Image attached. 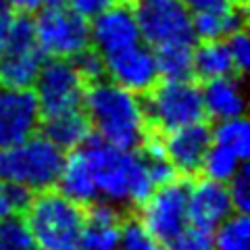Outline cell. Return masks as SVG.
Returning a JSON list of instances; mask_svg holds the SVG:
<instances>
[{
	"mask_svg": "<svg viewBox=\"0 0 250 250\" xmlns=\"http://www.w3.org/2000/svg\"><path fill=\"white\" fill-rule=\"evenodd\" d=\"M213 250H250V221L246 213L233 210L213 229Z\"/></svg>",
	"mask_w": 250,
	"mask_h": 250,
	"instance_id": "7402d4cb",
	"label": "cell"
},
{
	"mask_svg": "<svg viewBox=\"0 0 250 250\" xmlns=\"http://www.w3.org/2000/svg\"><path fill=\"white\" fill-rule=\"evenodd\" d=\"M142 40L140 25L134 13V6L115 2L104 13L92 19L90 25V46L100 57H106Z\"/></svg>",
	"mask_w": 250,
	"mask_h": 250,
	"instance_id": "4fadbf2b",
	"label": "cell"
},
{
	"mask_svg": "<svg viewBox=\"0 0 250 250\" xmlns=\"http://www.w3.org/2000/svg\"><path fill=\"white\" fill-rule=\"evenodd\" d=\"M117 0H67V4L85 21H92L94 17H98L100 13H104Z\"/></svg>",
	"mask_w": 250,
	"mask_h": 250,
	"instance_id": "4dcf8cb0",
	"label": "cell"
},
{
	"mask_svg": "<svg viewBox=\"0 0 250 250\" xmlns=\"http://www.w3.org/2000/svg\"><path fill=\"white\" fill-rule=\"evenodd\" d=\"M134 13L140 36L152 50L196 42L192 15L182 0H136Z\"/></svg>",
	"mask_w": 250,
	"mask_h": 250,
	"instance_id": "52a82bcc",
	"label": "cell"
},
{
	"mask_svg": "<svg viewBox=\"0 0 250 250\" xmlns=\"http://www.w3.org/2000/svg\"><path fill=\"white\" fill-rule=\"evenodd\" d=\"M34 250H42V248H34Z\"/></svg>",
	"mask_w": 250,
	"mask_h": 250,
	"instance_id": "e575fe53",
	"label": "cell"
},
{
	"mask_svg": "<svg viewBox=\"0 0 250 250\" xmlns=\"http://www.w3.org/2000/svg\"><path fill=\"white\" fill-rule=\"evenodd\" d=\"M65 154V150H61L44 134L36 131L0 150V179L27 192L29 196L52 190L59 182Z\"/></svg>",
	"mask_w": 250,
	"mask_h": 250,
	"instance_id": "3957f363",
	"label": "cell"
},
{
	"mask_svg": "<svg viewBox=\"0 0 250 250\" xmlns=\"http://www.w3.org/2000/svg\"><path fill=\"white\" fill-rule=\"evenodd\" d=\"M75 65L88 82H94L103 75V59L94 50H85L83 54H80V57L75 59Z\"/></svg>",
	"mask_w": 250,
	"mask_h": 250,
	"instance_id": "1f68e13d",
	"label": "cell"
},
{
	"mask_svg": "<svg viewBox=\"0 0 250 250\" xmlns=\"http://www.w3.org/2000/svg\"><path fill=\"white\" fill-rule=\"evenodd\" d=\"M46 57L36 42L31 19L15 17L0 52V83L13 88H31Z\"/></svg>",
	"mask_w": 250,
	"mask_h": 250,
	"instance_id": "9c48e42d",
	"label": "cell"
},
{
	"mask_svg": "<svg viewBox=\"0 0 250 250\" xmlns=\"http://www.w3.org/2000/svg\"><path fill=\"white\" fill-rule=\"evenodd\" d=\"M140 208V223L165 246L190 225L188 184L171 179L156 186L142 200Z\"/></svg>",
	"mask_w": 250,
	"mask_h": 250,
	"instance_id": "30bf717a",
	"label": "cell"
},
{
	"mask_svg": "<svg viewBox=\"0 0 250 250\" xmlns=\"http://www.w3.org/2000/svg\"><path fill=\"white\" fill-rule=\"evenodd\" d=\"M210 140L213 144L228 148L229 152L240 156L244 163L250 156V125L244 119V115L217 121L215 129L210 131Z\"/></svg>",
	"mask_w": 250,
	"mask_h": 250,
	"instance_id": "44dd1931",
	"label": "cell"
},
{
	"mask_svg": "<svg viewBox=\"0 0 250 250\" xmlns=\"http://www.w3.org/2000/svg\"><path fill=\"white\" fill-rule=\"evenodd\" d=\"M83 217L80 250H119L123 221L119 208L108 205H92Z\"/></svg>",
	"mask_w": 250,
	"mask_h": 250,
	"instance_id": "ac0fdd59",
	"label": "cell"
},
{
	"mask_svg": "<svg viewBox=\"0 0 250 250\" xmlns=\"http://www.w3.org/2000/svg\"><path fill=\"white\" fill-rule=\"evenodd\" d=\"M242 167H244V161H242L240 156L229 152L228 148L217 146V144L210 142V148H208V152L205 156V161H202V169L200 171L208 179L228 184Z\"/></svg>",
	"mask_w": 250,
	"mask_h": 250,
	"instance_id": "cb8c5ba5",
	"label": "cell"
},
{
	"mask_svg": "<svg viewBox=\"0 0 250 250\" xmlns=\"http://www.w3.org/2000/svg\"><path fill=\"white\" fill-rule=\"evenodd\" d=\"M13 19H15V11L4 2V0H0V52H2V46H4L6 34H9Z\"/></svg>",
	"mask_w": 250,
	"mask_h": 250,
	"instance_id": "836d02e7",
	"label": "cell"
},
{
	"mask_svg": "<svg viewBox=\"0 0 250 250\" xmlns=\"http://www.w3.org/2000/svg\"><path fill=\"white\" fill-rule=\"evenodd\" d=\"M228 190H229V198L233 210H240V213H246L250 207V177L246 167H242L236 175H233L228 182Z\"/></svg>",
	"mask_w": 250,
	"mask_h": 250,
	"instance_id": "f1b7e54d",
	"label": "cell"
},
{
	"mask_svg": "<svg viewBox=\"0 0 250 250\" xmlns=\"http://www.w3.org/2000/svg\"><path fill=\"white\" fill-rule=\"evenodd\" d=\"M225 42H228V48L231 52V59L236 62V69L238 71H244L250 62V40L246 36L244 29H238L233 31L229 38H225Z\"/></svg>",
	"mask_w": 250,
	"mask_h": 250,
	"instance_id": "f546056e",
	"label": "cell"
},
{
	"mask_svg": "<svg viewBox=\"0 0 250 250\" xmlns=\"http://www.w3.org/2000/svg\"><path fill=\"white\" fill-rule=\"evenodd\" d=\"M192 15L196 40H225L244 23L242 0H182Z\"/></svg>",
	"mask_w": 250,
	"mask_h": 250,
	"instance_id": "5bb4252c",
	"label": "cell"
},
{
	"mask_svg": "<svg viewBox=\"0 0 250 250\" xmlns=\"http://www.w3.org/2000/svg\"><path fill=\"white\" fill-rule=\"evenodd\" d=\"M82 108L103 142L119 148H140L146 142L150 123L140 94L98 77L85 88Z\"/></svg>",
	"mask_w": 250,
	"mask_h": 250,
	"instance_id": "7a4b0ae2",
	"label": "cell"
},
{
	"mask_svg": "<svg viewBox=\"0 0 250 250\" xmlns=\"http://www.w3.org/2000/svg\"><path fill=\"white\" fill-rule=\"evenodd\" d=\"M25 225L42 250H80L83 208L62 192L31 194L25 205Z\"/></svg>",
	"mask_w": 250,
	"mask_h": 250,
	"instance_id": "277c9868",
	"label": "cell"
},
{
	"mask_svg": "<svg viewBox=\"0 0 250 250\" xmlns=\"http://www.w3.org/2000/svg\"><path fill=\"white\" fill-rule=\"evenodd\" d=\"M188 213L190 223L213 231L223 219L233 213L228 184L215 179H198L188 186Z\"/></svg>",
	"mask_w": 250,
	"mask_h": 250,
	"instance_id": "2e32d148",
	"label": "cell"
},
{
	"mask_svg": "<svg viewBox=\"0 0 250 250\" xmlns=\"http://www.w3.org/2000/svg\"><path fill=\"white\" fill-rule=\"evenodd\" d=\"M200 94L205 117H210L215 121L242 117L246 111V94L236 75L208 80L200 88Z\"/></svg>",
	"mask_w": 250,
	"mask_h": 250,
	"instance_id": "e0dca14e",
	"label": "cell"
},
{
	"mask_svg": "<svg viewBox=\"0 0 250 250\" xmlns=\"http://www.w3.org/2000/svg\"><path fill=\"white\" fill-rule=\"evenodd\" d=\"M4 2L21 15H34L42 9H48V6L67 4V0H4Z\"/></svg>",
	"mask_w": 250,
	"mask_h": 250,
	"instance_id": "d6a6232c",
	"label": "cell"
},
{
	"mask_svg": "<svg viewBox=\"0 0 250 250\" xmlns=\"http://www.w3.org/2000/svg\"><path fill=\"white\" fill-rule=\"evenodd\" d=\"M36 242L31 238L23 219L9 217L0 219V250H34Z\"/></svg>",
	"mask_w": 250,
	"mask_h": 250,
	"instance_id": "d4e9b609",
	"label": "cell"
},
{
	"mask_svg": "<svg viewBox=\"0 0 250 250\" xmlns=\"http://www.w3.org/2000/svg\"><path fill=\"white\" fill-rule=\"evenodd\" d=\"M40 121V108L31 88L0 83V150L36 134Z\"/></svg>",
	"mask_w": 250,
	"mask_h": 250,
	"instance_id": "7c38bea8",
	"label": "cell"
},
{
	"mask_svg": "<svg viewBox=\"0 0 250 250\" xmlns=\"http://www.w3.org/2000/svg\"><path fill=\"white\" fill-rule=\"evenodd\" d=\"M165 250H213V231L190 223L179 236L167 242Z\"/></svg>",
	"mask_w": 250,
	"mask_h": 250,
	"instance_id": "4316f807",
	"label": "cell"
},
{
	"mask_svg": "<svg viewBox=\"0 0 250 250\" xmlns=\"http://www.w3.org/2000/svg\"><path fill=\"white\" fill-rule=\"evenodd\" d=\"M31 25L36 42L46 59L75 61L80 54L90 50V21L80 17L67 4L38 11Z\"/></svg>",
	"mask_w": 250,
	"mask_h": 250,
	"instance_id": "8992f818",
	"label": "cell"
},
{
	"mask_svg": "<svg viewBox=\"0 0 250 250\" xmlns=\"http://www.w3.org/2000/svg\"><path fill=\"white\" fill-rule=\"evenodd\" d=\"M42 121H44V136L65 152L75 150V148L82 146L92 134L83 108L61 113V115H52V117H46Z\"/></svg>",
	"mask_w": 250,
	"mask_h": 250,
	"instance_id": "d6986e66",
	"label": "cell"
},
{
	"mask_svg": "<svg viewBox=\"0 0 250 250\" xmlns=\"http://www.w3.org/2000/svg\"><path fill=\"white\" fill-rule=\"evenodd\" d=\"M29 200V194L19 190V188L11 186L9 182L0 179V219L17 217L23 208H25Z\"/></svg>",
	"mask_w": 250,
	"mask_h": 250,
	"instance_id": "83f0119b",
	"label": "cell"
},
{
	"mask_svg": "<svg viewBox=\"0 0 250 250\" xmlns=\"http://www.w3.org/2000/svg\"><path fill=\"white\" fill-rule=\"evenodd\" d=\"M194 73L205 82L217 77L236 75V62L225 40H202L200 46H194Z\"/></svg>",
	"mask_w": 250,
	"mask_h": 250,
	"instance_id": "ffe728a7",
	"label": "cell"
},
{
	"mask_svg": "<svg viewBox=\"0 0 250 250\" xmlns=\"http://www.w3.org/2000/svg\"><path fill=\"white\" fill-rule=\"evenodd\" d=\"M119 250H165V246L150 231H146L140 221H127L121 229Z\"/></svg>",
	"mask_w": 250,
	"mask_h": 250,
	"instance_id": "484cf974",
	"label": "cell"
},
{
	"mask_svg": "<svg viewBox=\"0 0 250 250\" xmlns=\"http://www.w3.org/2000/svg\"><path fill=\"white\" fill-rule=\"evenodd\" d=\"M85 161L96 190V205L115 208L140 207L156 188L146 150L119 148L100 138H88L75 148Z\"/></svg>",
	"mask_w": 250,
	"mask_h": 250,
	"instance_id": "6da1fadb",
	"label": "cell"
},
{
	"mask_svg": "<svg viewBox=\"0 0 250 250\" xmlns=\"http://www.w3.org/2000/svg\"><path fill=\"white\" fill-rule=\"evenodd\" d=\"M31 88H34L31 92L40 108V117L46 119L52 115L82 108L88 80L77 69L75 61L50 59L44 61Z\"/></svg>",
	"mask_w": 250,
	"mask_h": 250,
	"instance_id": "ba28073f",
	"label": "cell"
},
{
	"mask_svg": "<svg viewBox=\"0 0 250 250\" xmlns=\"http://www.w3.org/2000/svg\"><path fill=\"white\" fill-rule=\"evenodd\" d=\"M159 73L165 80H184L194 73V44L192 46H169L154 50Z\"/></svg>",
	"mask_w": 250,
	"mask_h": 250,
	"instance_id": "603a6c76",
	"label": "cell"
},
{
	"mask_svg": "<svg viewBox=\"0 0 250 250\" xmlns=\"http://www.w3.org/2000/svg\"><path fill=\"white\" fill-rule=\"evenodd\" d=\"M210 129L205 123L186 125L173 131H165V138L161 142V150L167 156L175 173L182 175H196L202 169V161L210 148Z\"/></svg>",
	"mask_w": 250,
	"mask_h": 250,
	"instance_id": "9a60e30c",
	"label": "cell"
},
{
	"mask_svg": "<svg viewBox=\"0 0 250 250\" xmlns=\"http://www.w3.org/2000/svg\"><path fill=\"white\" fill-rule=\"evenodd\" d=\"M146 94L144 108L148 123L163 134L205 119L200 85L194 83L190 77L156 82Z\"/></svg>",
	"mask_w": 250,
	"mask_h": 250,
	"instance_id": "5b68a950",
	"label": "cell"
},
{
	"mask_svg": "<svg viewBox=\"0 0 250 250\" xmlns=\"http://www.w3.org/2000/svg\"><path fill=\"white\" fill-rule=\"evenodd\" d=\"M100 59H103V75H106V80L136 94H146L161 77L156 54L144 40Z\"/></svg>",
	"mask_w": 250,
	"mask_h": 250,
	"instance_id": "8fae6325",
	"label": "cell"
}]
</instances>
